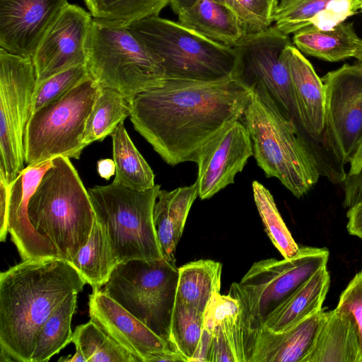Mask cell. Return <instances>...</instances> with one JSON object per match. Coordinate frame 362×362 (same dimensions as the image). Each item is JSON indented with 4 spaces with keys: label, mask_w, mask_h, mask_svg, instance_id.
<instances>
[{
    "label": "cell",
    "mask_w": 362,
    "mask_h": 362,
    "mask_svg": "<svg viewBox=\"0 0 362 362\" xmlns=\"http://www.w3.org/2000/svg\"><path fill=\"white\" fill-rule=\"evenodd\" d=\"M343 182L344 206L350 209L362 204V170L357 175H346Z\"/></svg>",
    "instance_id": "cell-40"
},
{
    "label": "cell",
    "mask_w": 362,
    "mask_h": 362,
    "mask_svg": "<svg viewBox=\"0 0 362 362\" xmlns=\"http://www.w3.org/2000/svg\"><path fill=\"white\" fill-rule=\"evenodd\" d=\"M93 18L128 25L158 16L169 0H83Z\"/></svg>",
    "instance_id": "cell-35"
},
{
    "label": "cell",
    "mask_w": 362,
    "mask_h": 362,
    "mask_svg": "<svg viewBox=\"0 0 362 362\" xmlns=\"http://www.w3.org/2000/svg\"><path fill=\"white\" fill-rule=\"evenodd\" d=\"M346 217L349 233L362 239V204L348 209Z\"/></svg>",
    "instance_id": "cell-43"
},
{
    "label": "cell",
    "mask_w": 362,
    "mask_h": 362,
    "mask_svg": "<svg viewBox=\"0 0 362 362\" xmlns=\"http://www.w3.org/2000/svg\"><path fill=\"white\" fill-rule=\"evenodd\" d=\"M115 164L113 160L105 158L98 160V171L100 176L105 180H109L115 174Z\"/></svg>",
    "instance_id": "cell-44"
},
{
    "label": "cell",
    "mask_w": 362,
    "mask_h": 362,
    "mask_svg": "<svg viewBox=\"0 0 362 362\" xmlns=\"http://www.w3.org/2000/svg\"><path fill=\"white\" fill-rule=\"evenodd\" d=\"M252 91L233 78L216 81L165 78L132 101L131 121L170 165L196 162L201 148L242 119Z\"/></svg>",
    "instance_id": "cell-1"
},
{
    "label": "cell",
    "mask_w": 362,
    "mask_h": 362,
    "mask_svg": "<svg viewBox=\"0 0 362 362\" xmlns=\"http://www.w3.org/2000/svg\"><path fill=\"white\" fill-rule=\"evenodd\" d=\"M86 362H139L91 320L76 327L72 340Z\"/></svg>",
    "instance_id": "cell-33"
},
{
    "label": "cell",
    "mask_w": 362,
    "mask_h": 362,
    "mask_svg": "<svg viewBox=\"0 0 362 362\" xmlns=\"http://www.w3.org/2000/svg\"><path fill=\"white\" fill-rule=\"evenodd\" d=\"M329 284L327 267H322L267 317L260 329L281 332L320 313Z\"/></svg>",
    "instance_id": "cell-26"
},
{
    "label": "cell",
    "mask_w": 362,
    "mask_h": 362,
    "mask_svg": "<svg viewBox=\"0 0 362 362\" xmlns=\"http://www.w3.org/2000/svg\"><path fill=\"white\" fill-rule=\"evenodd\" d=\"M199 196L198 184L160 189L153 209V220L163 258L175 263L176 247L182 237L189 210Z\"/></svg>",
    "instance_id": "cell-23"
},
{
    "label": "cell",
    "mask_w": 362,
    "mask_h": 362,
    "mask_svg": "<svg viewBox=\"0 0 362 362\" xmlns=\"http://www.w3.org/2000/svg\"><path fill=\"white\" fill-rule=\"evenodd\" d=\"M325 316L322 310L281 332L259 330L244 346L245 362H305Z\"/></svg>",
    "instance_id": "cell-20"
},
{
    "label": "cell",
    "mask_w": 362,
    "mask_h": 362,
    "mask_svg": "<svg viewBox=\"0 0 362 362\" xmlns=\"http://www.w3.org/2000/svg\"><path fill=\"white\" fill-rule=\"evenodd\" d=\"M336 309L349 313L356 322L362 362V271L353 277L341 293Z\"/></svg>",
    "instance_id": "cell-38"
},
{
    "label": "cell",
    "mask_w": 362,
    "mask_h": 362,
    "mask_svg": "<svg viewBox=\"0 0 362 362\" xmlns=\"http://www.w3.org/2000/svg\"><path fill=\"white\" fill-rule=\"evenodd\" d=\"M160 185L138 191L113 182L88 192L95 220L103 230L117 262L163 258L153 220Z\"/></svg>",
    "instance_id": "cell-7"
},
{
    "label": "cell",
    "mask_w": 362,
    "mask_h": 362,
    "mask_svg": "<svg viewBox=\"0 0 362 362\" xmlns=\"http://www.w3.org/2000/svg\"><path fill=\"white\" fill-rule=\"evenodd\" d=\"M177 16L187 28L230 47L245 35L235 12L216 0H197Z\"/></svg>",
    "instance_id": "cell-25"
},
{
    "label": "cell",
    "mask_w": 362,
    "mask_h": 362,
    "mask_svg": "<svg viewBox=\"0 0 362 362\" xmlns=\"http://www.w3.org/2000/svg\"><path fill=\"white\" fill-rule=\"evenodd\" d=\"M178 276L175 263L163 258L133 259L117 264L103 291L156 334L172 343L170 322Z\"/></svg>",
    "instance_id": "cell-10"
},
{
    "label": "cell",
    "mask_w": 362,
    "mask_h": 362,
    "mask_svg": "<svg viewBox=\"0 0 362 362\" xmlns=\"http://www.w3.org/2000/svg\"><path fill=\"white\" fill-rule=\"evenodd\" d=\"M254 21L258 32L271 26L278 6L276 0H236Z\"/></svg>",
    "instance_id": "cell-39"
},
{
    "label": "cell",
    "mask_w": 362,
    "mask_h": 362,
    "mask_svg": "<svg viewBox=\"0 0 362 362\" xmlns=\"http://www.w3.org/2000/svg\"><path fill=\"white\" fill-rule=\"evenodd\" d=\"M52 160L28 165L9 183L8 230L23 260L43 257L63 259L54 246L33 228L28 217L30 199Z\"/></svg>",
    "instance_id": "cell-18"
},
{
    "label": "cell",
    "mask_w": 362,
    "mask_h": 362,
    "mask_svg": "<svg viewBox=\"0 0 362 362\" xmlns=\"http://www.w3.org/2000/svg\"><path fill=\"white\" fill-rule=\"evenodd\" d=\"M305 362H361L354 318L336 308L325 312L314 346Z\"/></svg>",
    "instance_id": "cell-24"
},
{
    "label": "cell",
    "mask_w": 362,
    "mask_h": 362,
    "mask_svg": "<svg viewBox=\"0 0 362 362\" xmlns=\"http://www.w3.org/2000/svg\"><path fill=\"white\" fill-rule=\"evenodd\" d=\"M36 75L32 57L0 49V172L11 183L25 168L24 134Z\"/></svg>",
    "instance_id": "cell-11"
},
{
    "label": "cell",
    "mask_w": 362,
    "mask_h": 362,
    "mask_svg": "<svg viewBox=\"0 0 362 362\" xmlns=\"http://www.w3.org/2000/svg\"><path fill=\"white\" fill-rule=\"evenodd\" d=\"M289 45L292 43L288 35L274 26L245 34L233 47L235 63L232 78L250 90L255 86L263 87L282 114L298 124L289 70L284 54Z\"/></svg>",
    "instance_id": "cell-12"
},
{
    "label": "cell",
    "mask_w": 362,
    "mask_h": 362,
    "mask_svg": "<svg viewBox=\"0 0 362 362\" xmlns=\"http://www.w3.org/2000/svg\"><path fill=\"white\" fill-rule=\"evenodd\" d=\"M278 1V4L283 3L287 0H276Z\"/></svg>",
    "instance_id": "cell-49"
},
{
    "label": "cell",
    "mask_w": 362,
    "mask_h": 362,
    "mask_svg": "<svg viewBox=\"0 0 362 362\" xmlns=\"http://www.w3.org/2000/svg\"><path fill=\"white\" fill-rule=\"evenodd\" d=\"M176 300L204 313L220 293L222 264L211 259L190 262L178 268Z\"/></svg>",
    "instance_id": "cell-28"
},
{
    "label": "cell",
    "mask_w": 362,
    "mask_h": 362,
    "mask_svg": "<svg viewBox=\"0 0 362 362\" xmlns=\"http://www.w3.org/2000/svg\"><path fill=\"white\" fill-rule=\"evenodd\" d=\"M361 1H362V0H361ZM361 11L362 12V8H361Z\"/></svg>",
    "instance_id": "cell-50"
},
{
    "label": "cell",
    "mask_w": 362,
    "mask_h": 362,
    "mask_svg": "<svg viewBox=\"0 0 362 362\" xmlns=\"http://www.w3.org/2000/svg\"><path fill=\"white\" fill-rule=\"evenodd\" d=\"M86 281L57 257L23 260L0 274V351L13 361L31 362L43 325L65 298Z\"/></svg>",
    "instance_id": "cell-2"
},
{
    "label": "cell",
    "mask_w": 362,
    "mask_h": 362,
    "mask_svg": "<svg viewBox=\"0 0 362 362\" xmlns=\"http://www.w3.org/2000/svg\"><path fill=\"white\" fill-rule=\"evenodd\" d=\"M78 293L69 295L43 325L38 334L31 362H47L72 340L71 323Z\"/></svg>",
    "instance_id": "cell-32"
},
{
    "label": "cell",
    "mask_w": 362,
    "mask_h": 362,
    "mask_svg": "<svg viewBox=\"0 0 362 362\" xmlns=\"http://www.w3.org/2000/svg\"><path fill=\"white\" fill-rule=\"evenodd\" d=\"M321 79L325 95L322 143L344 172L362 136V64H345Z\"/></svg>",
    "instance_id": "cell-13"
},
{
    "label": "cell",
    "mask_w": 362,
    "mask_h": 362,
    "mask_svg": "<svg viewBox=\"0 0 362 362\" xmlns=\"http://www.w3.org/2000/svg\"><path fill=\"white\" fill-rule=\"evenodd\" d=\"M28 214L35 230L71 262L87 243L95 220L88 190L70 161L57 156L31 196Z\"/></svg>",
    "instance_id": "cell-4"
},
{
    "label": "cell",
    "mask_w": 362,
    "mask_h": 362,
    "mask_svg": "<svg viewBox=\"0 0 362 362\" xmlns=\"http://www.w3.org/2000/svg\"><path fill=\"white\" fill-rule=\"evenodd\" d=\"M361 8V0H287L278 4L274 27L288 35L309 26L329 30Z\"/></svg>",
    "instance_id": "cell-21"
},
{
    "label": "cell",
    "mask_w": 362,
    "mask_h": 362,
    "mask_svg": "<svg viewBox=\"0 0 362 362\" xmlns=\"http://www.w3.org/2000/svg\"><path fill=\"white\" fill-rule=\"evenodd\" d=\"M67 0H0V46L32 57Z\"/></svg>",
    "instance_id": "cell-17"
},
{
    "label": "cell",
    "mask_w": 362,
    "mask_h": 362,
    "mask_svg": "<svg viewBox=\"0 0 362 362\" xmlns=\"http://www.w3.org/2000/svg\"><path fill=\"white\" fill-rule=\"evenodd\" d=\"M255 203L268 237L285 259L295 257L300 247L284 223L269 190L258 181H253Z\"/></svg>",
    "instance_id": "cell-34"
},
{
    "label": "cell",
    "mask_w": 362,
    "mask_h": 362,
    "mask_svg": "<svg viewBox=\"0 0 362 362\" xmlns=\"http://www.w3.org/2000/svg\"><path fill=\"white\" fill-rule=\"evenodd\" d=\"M239 314L238 301L228 294L219 293L209 303L203 324L211 333L208 362H245Z\"/></svg>",
    "instance_id": "cell-22"
},
{
    "label": "cell",
    "mask_w": 362,
    "mask_h": 362,
    "mask_svg": "<svg viewBox=\"0 0 362 362\" xmlns=\"http://www.w3.org/2000/svg\"><path fill=\"white\" fill-rule=\"evenodd\" d=\"M99 85L89 76L57 100L31 114L24 134L25 163L35 165L57 156L79 159L83 136Z\"/></svg>",
    "instance_id": "cell-9"
},
{
    "label": "cell",
    "mask_w": 362,
    "mask_h": 362,
    "mask_svg": "<svg viewBox=\"0 0 362 362\" xmlns=\"http://www.w3.org/2000/svg\"><path fill=\"white\" fill-rule=\"evenodd\" d=\"M197 0H169L173 12L178 15L182 11L192 6Z\"/></svg>",
    "instance_id": "cell-46"
},
{
    "label": "cell",
    "mask_w": 362,
    "mask_h": 362,
    "mask_svg": "<svg viewBox=\"0 0 362 362\" xmlns=\"http://www.w3.org/2000/svg\"><path fill=\"white\" fill-rule=\"evenodd\" d=\"M231 8L238 16L245 34L258 32L250 16L241 7L236 0H216Z\"/></svg>",
    "instance_id": "cell-42"
},
{
    "label": "cell",
    "mask_w": 362,
    "mask_h": 362,
    "mask_svg": "<svg viewBox=\"0 0 362 362\" xmlns=\"http://www.w3.org/2000/svg\"><path fill=\"white\" fill-rule=\"evenodd\" d=\"M251 91L242 119L257 163L267 177L277 178L300 198L325 175L322 163L299 126L282 114L267 91L262 86Z\"/></svg>",
    "instance_id": "cell-3"
},
{
    "label": "cell",
    "mask_w": 362,
    "mask_h": 362,
    "mask_svg": "<svg viewBox=\"0 0 362 362\" xmlns=\"http://www.w3.org/2000/svg\"><path fill=\"white\" fill-rule=\"evenodd\" d=\"M89 76L100 86L134 97L165 79L159 64L127 25L93 18L85 63Z\"/></svg>",
    "instance_id": "cell-8"
},
{
    "label": "cell",
    "mask_w": 362,
    "mask_h": 362,
    "mask_svg": "<svg viewBox=\"0 0 362 362\" xmlns=\"http://www.w3.org/2000/svg\"><path fill=\"white\" fill-rule=\"evenodd\" d=\"M204 313L175 300L170 322V341L186 361H190L198 347Z\"/></svg>",
    "instance_id": "cell-36"
},
{
    "label": "cell",
    "mask_w": 362,
    "mask_h": 362,
    "mask_svg": "<svg viewBox=\"0 0 362 362\" xmlns=\"http://www.w3.org/2000/svg\"><path fill=\"white\" fill-rule=\"evenodd\" d=\"M111 136L116 168L112 182L138 191L154 187V173L132 142L124 122L117 125Z\"/></svg>",
    "instance_id": "cell-29"
},
{
    "label": "cell",
    "mask_w": 362,
    "mask_h": 362,
    "mask_svg": "<svg viewBox=\"0 0 362 362\" xmlns=\"http://www.w3.org/2000/svg\"><path fill=\"white\" fill-rule=\"evenodd\" d=\"M9 183L0 172V240L5 242L8 230Z\"/></svg>",
    "instance_id": "cell-41"
},
{
    "label": "cell",
    "mask_w": 362,
    "mask_h": 362,
    "mask_svg": "<svg viewBox=\"0 0 362 362\" xmlns=\"http://www.w3.org/2000/svg\"><path fill=\"white\" fill-rule=\"evenodd\" d=\"M289 70L297 122L312 141L322 143L325 128V88L310 62L293 45L284 51Z\"/></svg>",
    "instance_id": "cell-19"
},
{
    "label": "cell",
    "mask_w": 362,
    "mask_h": 362,
    "mask_svg": "<svg viewBox=\"0 0 362 362\" xmlns=\"http://www.w3.org/2000/svg\"><path fill=\"white\" fill-rule=\"evenodd\" d=\"M89 76L86 64L58 73L37 83L33 96L31 114L63 96Z\"/></svg>",
    "instance_id": "cell-37"
},
{
    "label": "cell",
    "mask_w": 362,
    "mask_h": 362,
    "mask_svg": "<svg viewBox=\"0 0 362 362\" xmlns=\"http://www.w3.org/2000/svg\"><path fill=\"white\" fill-rule=\"evenodd\" d=\"M88 300L90 320L139 362H149L155 354L178 352L172 343L156 334L101 288H93Z\"/></svg>",
    "instance_id": "cell-16"
},
{
    "label": "cell",
    "mask_w": 362,
    "mask_h": 362,
    "mask_svg": "<svg viewBox=\"0 0 362 362\" xmlns=\"http://www.w3.org/2000/svg\"><path fill=\"white\" fill-rule=\"evenodd\" d=\"M59 361H60V362H77V361L86 362V360L83 354H82V352L78 349H76V352L74 355H72L69 358V357L62 358L59 359Z\"/></svg>",
    "instance_id": "cell-47"
},
{
    "label": "cell",
    "mask_w": 362,
    "mask_h": 362,
    "mask_svg": "<svg viewBox=\"0 0 362 362\" xmlns=\"http://www.w3.org/2000/svg\"><path fill=\"white\" fill-rule=\"evenodd\" d=\"M326 247H300L290 259L269 258L255 262L228 295L239 305V327L243 349L267 317L315 272L327 267Z\"/></svg>",
    "instance_id": "cell-6"
},
{
    "label": "cell",
    "mask_w": 362,
    "mask_h": 362,
    "mask_svg": "<svg viewBox=\"0 0 362 362\" xmlns=\"http://www.w3.org/2000/svg\"><path fill=\"white\" fill-rule=\"evenodd\" d=\"M127 27L162 68L165 78L216 81L232 78L233 47L158 16Z\"/></svg>",
    "instance_id": "cell-5"
},
{
    "label": "cell",
    "mask_w": 362,
    "mask_h": 362,
    "mask_svg": "<svg viewBox=\"0 0 362 362\" xmlns=\"http://www.w3.org/2000/svg\"><path fill=\"white\" fill-rule=\"evenodd\" d=\"M70 263L93 288H101L119 264L96 220L88 241Z\"/></svg>",
    "instance_id": "cell-31"
},
{
    "label": "cell",
    "mask_w": 362,
    "mask_h": 362,
    "mask_svg": "<svg viewBox=\"0 0 362 362\" xmlns=\"http://www.w3.org/2000/svg\"><path fill=\"white\" fill-rule=\"evenodd\" d=\"M253 154L250 133L240 119L222 129L198 153L199 197L209 199L233 184Z\"/></svg>",
    "instance_id": "cell-15"
},
{
    "label": "cell",
    "mask_w": 362,
    "mask_h": 362,
    "mask_svg": "<svg viewBox=\"0 0 362 362\" xmlns=\"http://www.w3.org/2000/svg\"><path fill=\"white\" fill-rule=\"evenodd\" d=\"M131 112L132 103L122 94L100 86L86 123L83 136L85 146L111 136L117 125L130 116Z\"/></svg>",
    "instance_id": "cell-30"
},
{
    "label": "cell",
    "mask_w": 362,
    "mask_h": 362,
    "mask_svg": "<svg viewBox=\"0 0 362 362\" xmlns=\"http://www.w3.org/2000/svg\"><path fill=\"white\" fill-rule=\"evenodd\" d=\"M354 57L357 59L359 63L362 64V39H360L358 48Z\"/></svg>",
    "instance_id": "cell-48"
},
{
    "label": "cell",
    "mask_w": 362,
    "mask_h": 362,
    "mask_svg": "<svg viewBox=\"0 0 362 362\" xmlns=\"http://www.w3.org/2000/svg\"><path fill=\"white\" fill-rule=\"evenodd\" d=\"M350 167L347 175H357L362 170V136L356 151L349 163Z\"/></svg>",
    "instance_id": "cell-45"
},
{
    "label": "cell",
    "mask_w": 362,
    "mask_h": 362,
    "mask_svg": "<svg viewBox=\"0 0 362 362\" xmlns=\"http://www.w3.org/2000/svg\"><path fill=\"white\" fill-rule=\"evenodd\" d=\"M360 39L352 23H342L329 30L313 26L295 33L297 48L315 57L334 62L354 57Z\"/></svg>",
    "instance_id": "cell-27"
},
{
    "label": "cell",
    "mask_w": 362,
    "mask_h": 362,
    "mask_svg": "<svg viewBox=\"0 0 362 362\" xmlns=\"http://www.w3.org/2000/svg\"><path fill=\"white\" fill-rule=\"evenodd\" d=\"M93 16L67 4L44 35L32 59L36 84L70 68L85 64Z\"/></svg>",
    "instance_id": "cell-14"
}]
</instances>
